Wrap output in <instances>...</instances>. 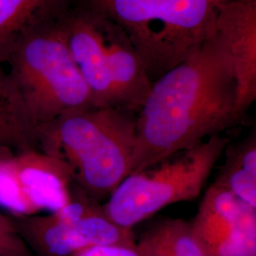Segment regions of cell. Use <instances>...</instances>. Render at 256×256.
Instances as JSON below:
<instances>
[{"label":"cell","instance_id":"obj_1","mask_svg":"<svg viewBox=\"0 0 256 256\" xmlns=\"http://www.w3.org/2000/svg\"><path fill=\"white\" fill-rule=\"evenodd\" d=\"M242 120L232 59L214 30L194 54L152 84L138 113L130 174L221 135Z\"/></svg>","mask_w":256,"mask_h":256},{"label":"cell","instance_id":"obj_2","mask_svg":"<svg viewBox=\"0 0 256 256\" xmlns=\"http://www.w3.org/2000/svg\"><path fill=\"white\" fill-rule=\"evenodd\" d=\"M138 113L116 108L68 113L37 131L40 150L64 160L74 182L104 204L130 174Z\"/></svg>","mask_w":256,"mask_h":256},{"label":"cell","instance_id":"obj_3","mask_svg":"<svg viewBox=\"0 0 256 256\" xmlns=\"http://www.w3.org/2000/svg\"><path fill=\"white\" fill-rule=\"evenodd\" d=\"M128 36L150 82L194 54L214 32L218 5L230 0H76Z\"/></svg>","mask_w":256,"mask_h":256},{"label":"cell","instance_id":"obj_4","mask_svg":"<svg viewBox=\"0 0 256 256\" xmlns=\"http://www.w3.org/2000/svg\"><path fill=\"white\" fill-rule=\"evenodd\" d=\"M58 18L30 30L5 63L37 131L68 113L93 108Z\"/></svg>","mask_w":256,"mask_h":256},{"label":"cell","instance_id":"obj_5","mask_svg":"<svg viewBox=\"0 0 256 256\" xmlns=\"http://www.w3.org/2000/svg\"><path fill=\"white\" fill-rule=\"evenodd\" d=\"M229 142L228 138L216 135L129 174L102 204L106 218L132 229L167 206L194 200Z\"/></svg>","mask_w":256,"mask_h":256},{"label":"cell","instance_id":"obj_6","mask_svg":"<svg viewBox=\"0 0 256 256\" xmlns=\"http://www.w3.org/2000/svg\"><path fill=\"white\" fill-rule=\"evenodd\" d=\"M12 220L34 256H72L94 246L137 245L133 230L111 222L102 204L92 200L75 182L70 200L60 210L12 216Z\"/></svg>","mask_w":256,"mask_h":256},{"label":"cell","instance_id":"obj_7","mask_svg":"<svg viewBox=\"0 0 256 256\" xmlns=\"http://www.w3.org/2000/svg\"><path fill=\"white\" fill-rule=\"evenodd\" d=\"M207 256H256V209L210 184L191 222Z\"/></svg>","mask_w":256,"mask_h":256},{"label":"cell","instance_id":"obj_8","mask_svg":"<svg viewBox=\"0 0 256 256\" xmlns=\"http://www.w3.org/2000/svg\"><path fill=\"white\" fill-rule=\"evenodd\" d=\"M1 164L14 182L25 216L54 212L70 200L74 174L61 158L32 150L7 154Z\"/></svg>","mask_w":256,"mask_h":256},{"label":"cell","instance_id":"obj_9","mask_svg":"<svg viewBox=\"0 0 256 256\" xmlns=\"http://www.w3.org/2000/svg\"><path fill=\"white\" fill-rule=\"evenodd\" d=\"M58 23L90 90L92 106L116 108L101 30L93 12L74 0L59 16Z\"/></svg>","mask_w":256,"mask_h":256},{"label":"cell","instance_id":"obj_10","mask_svg":"<svg viewBox=\"0 0 256 256\" xmlns=\"http://www.w3.org/2000/svg\"><path fill=\"white\" fill-rule=\"evenodd\" d=\"M216 30L232 59L238 84V114L244 119L256 100V0L220 4Z\"/></svg>","mask_w":256,"mask_h":256},{"label":"cell","instance_id":"obj_11","mask_svg":"<svg viewBox=\"0 0 256 256\" xmlns=\"http://www.w3.org/2000/svg\"><path fill=\"white\" fill-rule=\"evenodd\" d=\"M90 10L95 14L101 30L116 108L138 112L152 86L142 59L126 32L117 24Z\"/></svg>","mask_w":256,"mask_h":256},{"label":"cell","instance_id":"obj_12","mask_svg":"<svg viewBox=\"0 0 256 256\" xmlns=\"http://www.w3.org/2000/svg\"><path fill=\"white\" fill-rule=\"evenodd\" d=\"M40 150L37 129L16 84L0 63V153Z\"/></svg>","mask_w":256,"mask_h":256},{"label":"cell","instance_id":"obj_13","mask_svg":"<svg viewBox=\"0 0 256 256\" xmlns=\"http://www.w3.org/2000/svg\"><path fill=\"white\" fill-rule=\"evenodd\" d=\"M74 0H0V63L28 32L59 18Z\"/></svg>","mask_w":256,"mask_h":256},{"label":"cell","instance_id":"obj_14","mask_svg":"<svg viewBox=\"0 0 256 256\" xmlns=\"http://www.w3.org/2000/svg\"><path fill=\"white\" fill-rule=\"evenodd\" d=\"M223 153L224 164L212 184L256 209V130L236 144L229 142Z\"/></svg>","mask_w":256,"mask_h":256},{"label":"cell","instance_id":"obj_15","mask_svg":"<svg viewBox=\"0 0 256 256\" xmlns=\"http://www.w3.org/2000/svg\"><path fill=\"white\" fill-rule=\"evenodd\" d=\"M172 256H207L192 232L191 222L162 218L144 234Z\"/></svg>","mask_w":256,"mask_h":256},{"label":"cell","instance_id":"obj_16","mask_svg":"<svg viewBox=\"0 0 256 256\" xmlns=\"http://www.w3.org/2000/svg\"><path fill=\"white\" fill-rule=\"evenodd\" d=\"M0 256H34L18 230L10 214L0 210Z\"/></svg>","mask_w":256,"mask_h":256},{"label":"cell","instance_id":"obj_17","mask_svg":"<svg viewBox=\"0 0 256 256\" xmlns=\"http://www.w3.org/2000/svg\"><path fill=\"white\" fill-rule=\"evenodd\" d=\"M72 256H146L138 245H102L86 248L77 252Z\"/></svg>","mask_w":256,"mask_h":256},{"label":"cell","instance_id":"obj_18","mask_svg":"<svg viewBox=\"0 0 256 256\" xmlns=\"http://www.w3.org/2000/svg\"><path fill=\"white\" fill-rule=\"evenodd\" d=\"M137 243L138 245L142 248V250H144V254L146 256H170L162 248L156 245L155 242L144 236V234Z\"/></svg>","mask_w":256,"mask_h":256},{"label":"cell","instance_id":"obj_19","mask_svg":"<svg viewBox=\"0 0 256 256\" xmlns=\"http://www.w3.org/2000/svg\"><path fill=\"white\" fill-rule=\"evenodd\" d=\"M6 152H2V153H0V156L2 155V154H5Z\"/></svg>","mask_w":256,"mask_h":256}]
</instances>
